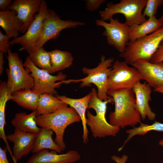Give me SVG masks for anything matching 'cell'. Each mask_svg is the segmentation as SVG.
Instances as JSON below:
<instances>
[{
    "label": "cell",
    "mask_w": 163,
    "mask_h": 163,
    "mask_svg": "<svg viewBox=\"0 0 163 163\" xmlns=\"http://www.w3.org/2000/svg\"><path fill=\"white\" fill-rule=\"evenodd\" d=\"M154 91L163 94V86L154 88Z\"/></svg>",
    "instance_id": "obj_37"
},
{
    "label": "cell",
    "mask_w": 163,
    "mask_h": 163,
    "mask_svg": "<svg viewBox=\"0 0 163 163\" xmlns=\"http://www.w3.org/2000/svg\"><path fill=\"white\" fill-rule=\"evenodd\" d=\"M6 56L8 69L6 70L8 77L7 82L8 90L11 94L15 91L22 89H32L34 80L28 71L24 68L22 60L18 53L13 52L9 49Z\"/></svg>",
    "instance_id": "obj_6"
},
{
    "label": "cell",
    "mask_w": 163,
    "mask_h": 163,
    "mask_svg": "<svg viewBox=\"0 0 163 163\" xmlns=\"http://www.w3.org/2000/svg\"><path fill=\"white\" fill-rule=\"evenodd\" d=\"M3 53L0 52V74H2L4 71V64L5 63L4 60Z\"/></svg>",
    "instance_id": "obj_36"
},
{
    "label": "cell",
    "mask_w": 163,
    "mask_h": 163,
    "mask_svg": "<svg viewBox=\"0 0 163 163\" xmlns=\"http://www.w3.org/2000/svg\"><path fill=\"white\" fill-rule=\"evenodd\" d=\"M23 66L31 72L34 80L33 90L40 94L48 93L56 95L57 92L55 88H59L63 84L62 81L67 77V75L61 72L56 75H53L47 71L38 68L32 62L28 56Z\"/></svg>",
    "instance_id": "obj_9"
},
{
    "label": "cell",
    "mask_w": 163,
    "mask_h": 163,
    "mask_svg": "<svg viewBox=\"0 0 163 163\" xmlns=\"http://www.w3.org/2000/svg\"><path fill=\"white\" fill-rule=\"evenodd\" d=\"M23 25L15 11H0V26L10 38L18 37Z\"/></svg>",
    "instance_id": "obj_19"
},
{
    "label": "cell",
    "mask_w": 163,
    "mask_h": 163,
    "mask_svg": "<svg viewBox=\"0 0 163 163\" xmlns=\"http://www.w3.org/2000/svg\"><path fill=\"white\" fill-rule=\"evenodd\" d=\"M11 94L8 90L7 82H2L0 84V137L4 141L8 148L10 146L4 131L6 124L5 111L6 103L11 100Z\"/></svg>",
    "instance_id": "obj_26"
},
{
    "label": "cell",
    "mask_w": 163,
    "mask_h": 163,
    "mask_svg": "<svg viewBox=\"0 0 163 163\" xmlns=\"http://www.w3.org/2000/svg\"><path fill=\"white\" fill-rule=\"evenodd\" d=\"M147 0H121L117 3H107V8L99 12L101 20L106 21L115 14H120L125 18V23L130 27L145 22L146 16L142 13Z\"/></svg>",
    "instance_id": "obj_5"
},
{
    "label": "cell",
    "mask_w": 163,
    "mask_h": 163,
    "mask_svg": "<svg viewBox=\"0 0 163 163\" xmlns=\"http://www.w3.org/2000/svg\"><path fill=\"white\" fill-rule=\"evenodd\" d=\"M42 0H14L8 10H14L23 24L20 32L24 34L32 22L35 14L38 12Z\"/></svg>",
    "instance_id": "obj_15"
},
{
    "label": "cell",
    "mask_w": 163,
    "mask_h": 163,
    "mask_svg": "<svg viewBox=\"0 0 163 163\" xmlns=\"http://www.w3.org/2000/svg\"><path fill=\"white\" fill-rule=\"evenodd\" d=\"M49 13L46 2L42 0L37 14L34 16V19L26 32L22 35L13 38L9 42L11 45L20 44L21 51L37 43L40 38L42 32L43 23Z\"/></svg>",
    "instance_id": "obj_11"
},
{
    "label": "cell",
    "mask_w": 163,
    "mask_h": 163,
    "mask_svg": "<svg viewBox=\"0 0 163 163\" xmlns=\"http://www.w3.org/2000/svg\"><path fill=\"white\" fill-rule=\"evenodd\" d=\"M68 105L51 94H40L38 106L36 110L37 115L53 113Z\"/></svg>",
    "instance_id": "obj_23"
},
{
    "label": "cell",
    "mask_w": 163,
    "mask_h": 163,
    "mask_svg": "<svg viewBox=\"0 0 163 163\" xmlns=\"http://www.w3.org/2000/svg\"><path fill=\"white\" fill-rule=\"evenodd\" d=\"M111 159L116 163H126L128 158L127 155H124L121 157L113 155L111 156Z\"/></svg>",
    "instance_id": "obj_34"
},
{
    "label": "cell",
    "mask_w": 163,
    "mask_h": 163,
    "mask_svg": "<svg viewBox=\"0 0 163 163\" xmlns=\"http://www.w3.org/2000/svg\"><path fill=\"white\" fill-rule=\"evenodd\" d=\"M85 6L87 9L93 11L97 9L105 2V0H85Z\"/></svg>",
    "instance_id": "obj_31"
},
{
    "label": "cell",
    "mask_w": 163,
    "mask_h": 163,
    "mask_svg": "<svg viewBox=\"0 0 163 163\" xmlns=\"http://www.w3.org/2000/svg\"><path fill=\"white\" fill-rule=\"evenodd\" d=\"M36 135L15 128L13 133L6 136L7 140L14 143L12 152L14 163H17L24 156L32 152Z\"/></svg>",
    "instance_id": "obj_13"
},
{
    "label": "cell",
    "mask_w": 163,
    "mask_h": 163,
    "mask_svg": "<svg viewBox=\"0 0 163 163\" xmlns=\"http://www.w3.org/2000/svg\"><path fill=\"white\" fill-rule=\"evenodd\" d=\"M36 120L38 126L51 129L55 133L54 142L63 151L66 148L63 138L66 129L70 124L81 120L74 108L67 106L53 113L37 116Z\"/></svg>",
    "instance_id": "obj_2"
},
{
    "label": "cell",
    "mask_w": 163,
    "mask_h": 163,
    "mask_svg": "<svg viewBox=\"0 0 163 163\" xmlns=\"http://www.w3.org/2000/svg\"><path fill=\"white\" fill-rule=\"evenodd\" d=\"M28 54L29 59L35 66L52 74L51 59L49 52L43 47Z\"/></svg>",
    "instance_id": "obj_27"
},
{
    "label": "cell",
    "mask_w": 163,
    "mask_h": 163,
    "mask_svg": "<svg viewBox=\"0 0 163 163\" xmlns=\"http://www.w3.org/2000/svg\"><path fill=\"white\" fill-rule=\"evenodd\" d=\"M162 163H163V162Z\"/></svg>",
    "instance_id": "obj_40"
},
{
    "label": "cell",
    "mask_w": 163,
    "mask_h": 163,
    "mask_svg": "<svg viewBox=\"0 0 163 163\" xmlns=\"http://www.w3.org/2000/svg\"><path fill=\"white\" fill-rule=\"evenodd\" d=\"M158 19L156 17L149 18L140 24H134L129 27V41L133 42L149 34L161 27Z\"/></svg>",
    "instance_id": "obj_22"
},
{
    "label": "cell",
    "mask_w": 163,
    "mask_h": 163,
    "mask_svg": "<svg viewBox=\"0 0 163 163\" xmlns=\"http://www.w3.org/2000/svg\"><path fill=\"white\" fill-rule=\"evenodd\" d=\"M151 87L146 82L142 83L140 81L133 89L136 97V107L143 120L147 117L149 120H153L156 117L149 105V101L151 99Z\"/></svg>",
    "instance_id": "obj_16"
},
{
    "label": "cell",
    "mask_w": 163,
    "mask_h": 163,
    "mask_svg": "<svg viewBox=\"0 0 163 163\" xmlns=\"http://www.w3.org/2000/svg\"><path fill=\"white\" fill-rule=\"evenodd\" d=\"M57 153L53 150L43 149L34 153L26 163H74L81 158L79 153L74 150L63 154Z\"/></svg>",
    "instance_id": "obj_17"
},
{
    "label": "cell",
    "mask_w": 163,
    "mask_h": 163,
    "mask_svg": "<svg viewBox=\"0 0 163 163\" xmlns=\"http://www.w3.org/2000/svg\"><path fill=\"white\" fill-rule=\"evenodd\" d=\"M144 80L154 88L163 86V62L153 63L139 59L132 64Z\"/></svg>",
    "instance_id": "obj_14"
},
{
    "label": "cell",
    "mask_w": 163,
    "mask_h": 163,
    "mask_svg": "<svg viewBox=\"0 0 163 163\" xmlns=\"http://www.w3.org/2000/svg\"><path fill=\"white\" fill-rule=\"evenodd\" d=\"M158 20L160 23L162 27L163 26V14L158 19Z\"/></svg>",
    "instance_id": "obj_38"
},
{
    "label": "cell",
    "mask_w": 163,
    "mask_h": 163,
    "mask_svg": "<svg viewBox=\"0 0 163 163\" xmlns=\"http://www.w3.org/2000/svg\"><path fill=\"white\" fill-rule=\"evenodd\" d=\"M107 107L101 106L94 110L96 115L87 111V125L88 126L94 138H104L108 136H115L119 132L120 128L111 125L106 118Z\"/></svg>",
    "instance_id": "obj_12"
},
{
    "label": "cell",
    "mask_w": 163,
    "mask_h": 163,
    "mask_svg": "<svg viewBox=\"0 0 163 163\" xmlns=\"http://www.w3.org/2000/svg\"><path fill=\"white\" fill-rule=\"evenodd\" d=\"M10 39L8 35L3 34L0 31V52L3 53H8L11 45L9 42Z\"/></svg>",
    "instance_id": "obj_30"
},
{
    "label": "cell",
    "mask_w": 163,
    "mask_h": 163,
    "mask_svg": "<svg viewBox=\"0 0 163 163\" xmlns=\"http://www.w3.org/2000/svg\"><path fill=\"white\" fill-rule=\"evenodd\" d=\"M163 5V0H147L143 14L149 18L155 17L159 7Z\"/></svg>",
    "instance_id": "obj_29"
},
{
    "label": "cell",
    "mask_w": 163,
    "mask_h": 163,
    "mask_svg": "<svg viewBox=\"0 0 163 163\" xmlns=\"http://www.w3.org/2000/svg\"><path fill=\"white\" fill-rule=\"evenodd\" d=\"M152 131L163 132V123L156 121L151 125L142 123L138 127L135 126L132 129L127 130L126 133L128 134L127 138L122 146L118 149V152L121 151L126 144L134 136L137 135H144Z\"/></svg>",
    "instance_id": "obj_28"
},
{
    "label": "cell",
    "mask_w": 163,
    "mask_h": 163,
    "mask_svg": "<svg viewBox=\"0 0 163 163\" xmlns=\"http://www.w3.org/2000/svg\"><path fill=\"white\" fill-rule=\"evenodd\" d=\"M7 151L6 147L4 149L0 147V163H9L6 155Z\"/></svg>",
    "instance_id": "obj_33"
},
{
    "label": "cell",
    "mask_w": 163,
    "mask_h": 163,
    "mask_svg": "<svg viewBox=\"0 0 163 163\" xmlns=\"http://www.w3.org/2000/svg\"><path fill=\"white\" fill-rule=\"evenodd\" d=\"M11 94V100L19 106L33 111L37 110L40 94L33 90H20Z\"/></svg>",
    "instance_id": "obj_21"
},
{
    "label": "cell",
    "mask_w": 163,
    "mask_h": 163,
    "mask_svg": "<svg viewBox=\"0 0 163 163\" xmlns=\"http://www.w3.org/2000/svg\"><path fill=\"white\" fill-rule=\"evenodd\" d=\"M36 111L27 114L25 112L16 113L12 120V125L18 130L24 132L37 134L41 128L37 126L36 122Z\"/></svg>",
    "instance_id": "obj_20"
},
{
    "label": "cell",
    "mask_w": 163,
    "mask_h": 163,
    "mask_svg": "<svg viewBox=\"0 0 163 163\" xmlns=\"http://www.w3.org/2000/svg\"><path fill=\"white\" fill-rule=\"evenodd\" d=\"M85 24V23L83 22L69 20H62L55 11L49 9L48 14L43 22V31L40 38L35 44L24 50L29 53L43 47L49 40L56 39L63 30L74 28Z\"/></svg>",
    "instance_id": "obj_7"
},
{
    "label": "cell",
    "mask_w": 163,
    "mask_h": 163,
    "mask_svg": "<svg viewBox=\"0 0 163 163\" xmlns=\"http://www.w3.org/2000/svg\"><path fill=\"white\" fill-rule=\"evenodd\" d=\"M163 40L162 26L149 34L134 41L128 42L124 51L120 53V56L131 65L139 59L150 62Z\"/></svg>",
    "instance_id": "obj_3"
},
{
    "label": "cell",
    "mask_w": 163,
    "mask_h": 163,
    "mask_svg": "<svg viewBox=\"0 0 163 163\" xmlns=\"http://www.w3.org/2000/svg\"><path fill=\"white\" fill-rule=\"evenodd\" d=\"M92 95V92L91 91L87 95L79 99L71 98L62 95H57L56 97L64 103L74 108L80 116L83 127V142L85 144H86L88 142L89 133L87 127L85 113Z\"/></svg>",
    "instance_id": "obj_18"
},
{
    "label": "cell",
    "mask_w": 163,
    "mask_h": 163,
    "mask_svg": "<svg viewBox=\"0 0 163 163\" xmlns=\"http://www.w3.org/2000/svg\"><path fill=\"white\" fill-rule=\"evenodd\" d=\"M112 68L108 78V91L133 89L142 79L137 70L133 66H129L125 61L116 60Z\"/></svg>",
    "instance_id": "obj_8"
},
{
    "label": "cell",
    "mask_w": 163,
    "mask_h": 163,
    "mask_svg": "<svg viewBox=\"0 0 163 163\" xmlns=\"http://www.w3.org/2000/svg\"><path fill=\"white\" fill-rule=\"evenodd\" d=\"M107 94L113 98L115 104L114 110L109 116L110 124L123 129L127 126L134 127L138 123H142L133 89L108 90Z\"/></svg>",
    "instance_id": "obj_1"
},
{
    "label": "cell",
    "mask_w": 163,
    "mask_h": 163,
    "mask_svg": "<svg viewBox=\"0 0 163 163\" xmlns=\"http://www.w3.org/2000/svg\"><path fill=\"white\" fill-rule=\"evenodd\" d=\"M114 59L113 58L106 59L102 55L101 58V62L95 68L90 69L84 67L82 71L84 74L87 76L85 77L79 79H69L64 81V83L81 82L80 88L91 86L93 84L97 87L98 98L102 101L107 100L110 97L107 94L108 80Z\"/></svg>",
    "instance_id": "obj_4"
},
{
    "label": "cell",
    "mask_w": 163,
    "mask_h": 163,
    "mask_svg": "<svg viewBox=\"0 0 163 163\" xmlns=\"http://www.w3.org/2000/svg\"><path fill=\"white\" fill-rule=\"evenodd\" d=\"M12 3L11 0H0V11L8 10V7Z\"/></svg>",
    "instance_id": "obj_35"
},
{
    "label": "cell",
    "mask_w": 163,
    "mask_h": 163,
    "mask_svg": "<svg viewBox=\"0 0 163 163\" xmlns=\"http://www.w3.org/2000/svg\"><path fill=\"white\" fill-rule=\"evenodd\" d=\"M49 53L51 59L52 74L68 68L72 64L74 58L69 52L56 49Z\"/></svg>",
    "instance_id": "obj_25"
},
{
    "label": "cell",
    "mask_w": 163,
    "mask_h": 163,
    "mask_svg": "<svg viewBox=\"0 0 163 163\" xmlns=\"http://www.w3.org/2000/svg\"><path fill=\"white\" fill-rule=\"evenodd\" d=\"M150 62L153 63L163 62V40L157 51L152 57Z\"/></svg>",
    "instance_id": "obj_32"
},
{
    "label": "cell",
    "mask_w": 163,
    "mask_h": 163,
    "mask_svg": "<svg viewBox=\"0 0 163 163\" xmlns=\"http://www.w3.org/2000/svg\"><path fill=\"white\" fill-rule=\"evenodd\" d=\"M159 145L163 147V137L159 140Z\"/></svg>",
    "instance_id": "obj_39"
},
{
    "label": "cell",
    "mask_w": 163,
    "mask_h": 163,
    "mask_svg": "<svg viewBox=\"0 0 163 163\" xmlns=\"http://www.w3.org/2000/svg\"><path fill=\"white\" fill-rule=\"evenodd\" d=\"M109 20V23L101 19L96 20L95 22L97 26L105 29L103 35L106 37L107 44L122 53L129 41V27L125 22H120L117 18L112 17Z\"/></svg>",
    "instance_id": "obj_10"
},
{
    "label": "cell",
    "mask_w": 163,
    "mask_h": 163,
    "mask_svg": "<svg viewBox=\"0 0 163 163\" xmlns=\"http://www.w3.org/2000/svg\"><path fill=\"white\" fill-rule=\"evenodd\" d=\"M53 133L51 129L41 128L39 132L37 134L32 152L35 153L42 150L48 149L61 153L62 151L53 139Z\"/></svg>",
    "instance_id": "obj_24"
}]
</instances>
